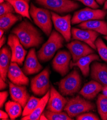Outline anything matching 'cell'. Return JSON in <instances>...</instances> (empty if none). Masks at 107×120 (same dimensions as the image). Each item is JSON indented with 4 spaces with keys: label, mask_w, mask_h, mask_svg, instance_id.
Returning a JSON list of instances; mask_svg holds the SVG:
<instances>
[{
    "label": "cell",
    "mask_w": 107,
    "mask_h": 120,
    "mask_svg": "<svg viewBox=\"0 0 107 120\" xmlns=\"http://www.w3.org/2000/svg\"><path fill=\"white\" fill-rule=\"evenodd\" d=\"M12 33L17 36L21 44L27 49L38 47L44 41L41 32L27 20L23 21L14 28Z\"/></svg>",
    "instance_id": "cell-1"
},
{
    "label": "cell",
    "mask_w": 107,
    "mask_h": 120,
    "mask_svg": "<svg viewBox=\"0 0 107 120\" xmlns=\"http://www.w3.org/2000/svg\"><path fill=\"white\" fill-rule=\"evenodd\" d=\"M64 38L58 32L53 30L49 38L37 52L39 61L46 62L51 60L56 52L63 47Z\"/></svg>",
    "instance_id": "cell-2"
},
{
    "label": "cell",
    "mask_w": 107,
    "mask_h": 120,
    "mask_svg": "<svg viewBox=\"0 0 107 120\" xmlns=\"http://www.w3.org/2000/svg\"><path fill=\"white\" fill-rule=\"evenodd\" d=\"M29 14L36 25L47 36L50 35L52 26L51 12L45 8L37 7L32 3Z\"/></svg>",
    "instance_id": "cell-3"
},
{
    "label": "cell",
    "mask_w": 107,
    "mask_h": 120,
    "mask_svg": "<svg viewBox=\"0 0 107 120\" xmlns=\"http://www.w3.org/2000/svg\"><path fill=\"white\" fill-rule=\"evenodd\" d=\"M95 107L94 103L80 96H77L68 100L64 110L70 117L73 118L81 114L94 110Z\"/></svg>",
    "instance_id": "cell-4"
},
{
    "label": "cell",
    "mask_w": 107,
    "mask_h": 120,
    "mask_svg": "<svg viewBox=\"0 0 107 120\" xmlns=\"http://www.w3.org/2000/svg\"><path fill=\"white\" fill-rule=\"evenodd\" d=\"M81 86L80 75L77 70L75 69L61 80L59 83V90L63 96H72L79 91Z\"/></svg>",
    "instance_id": "cell-5"
},
{
    "label": "cell",
    "mask_w": 107,
    "mask_h": 120,
    "mask_svg": "<svg viewBox=\"0 0 107 120\" xmlns=\"http://www.w3.org/2000/svg\"><path fill=\"white\" fill-rule=\"evenodd\" d=\"M44 7L59 14L70 13L78 8L79 4L71 0H35Z\"/></svg>",
    "instance_id": "cell-6"
},
{
    "label": "cell",
    "mask_w": 107,
    "mask_h": 120,
    "mask_svg": "<svg viewBox=\"0 0 107 120\" xmlns=\"http://www.w3.org/2000/svg\"><path fill=\"white\" fill-rule=\"evenodd\" d=\"M50 74L49 68L47 67L31 79V89L35 95L42 96L49 90Z\"/></svg>",
    "instance_id": "cell-7"
},
{
    "label": "cell",
    "mask_w": 107,
    "mask_h": 120,
    "mask_svg": "<svg viewBox=\"0 0 107 120\" xmlns=\"http://www.w3.org/2000/svg\"><path fill=\"white\" fill-rule=\"evenodd\" d=\"M107 14L105 10L86 8L75 12L71 20L72 25L93 20H103Z\"/></svg>",
    "instance_id": "cell-8"
},
{
    "label": "cell",
    "mask_w": 107,
    "mask_h": 120,
    "mask_svg": "<svg viewBox=\"0 0 107 120\" xmlns=\"http://www.w3.org/2000/svg\"><path fill=\"white\" fill-rule=\"evenodd\" d=\"M52 21L55 29L64 38L67 42H69L71 39V15H68L61 16L53 11L51 12Z\"/></svg>",
    "instance_id": "cell-9"
},
{
    "label": "cell",
    "mask_w": 107,
    "mask_h": 120,
    "mask_svg": "<svg viewBox=\"0 0 107 120\" xmlns=\"http://www.w3.org/2000/svg\"><path fill=\"white\" fill-rule=\"evenodd\" d=\"M7 44L12 52L11 62H16L19 66H22L25 60L27 51L24 49V47L20 43L18 37L13 33L9 34Z\"/></svg>",
    "instance_id": "cell-10"
},
{
    "label": "cell",
    "mask_w": 107,
    "mask_h": 120,
    "mask_svg": "<svg viewBox=\"0 0 107 120\" xmlns=\"http://www.w3.org/2000/svg\"><path fill=\"white\" fill-rule=\"evenodd\" d=\"M71 56L70 52L62 50L58 52L53 59V68L62 76H64L68 72Z\"/></svg>",
    "instance_id": "cell-11"
},
{
    "label": "cell",
    "mask_w": 107,
    "mask_h": 120,
    "mask_svg": "<svg viewBox=\"0 0 107 120\" xmlns=\"http://www.w3.org/2000/svg\"><path fill=\"white\" fill-rule=\"evenodd\" d=\"M66 46L72 56L74 62L83 57L94 53V50L89 45L77 40L67 44Z\"/></svg>",
    "instance_id": "cell-12"
},
{
    "label": "cell",
    "mask_w": 107,
    "mask_h": 120,
    "mask_svg": "<svg viewBox=\"0 0 107 120\" xmlns=\"http://www.w3.org/2000/svg\"><path fill=\"white\" fill-rule=\"evenodd\" d=\"M71 32L73 40L83 41L89 45L93 49H97L95 41L99 37V33L91 30L80 29L75 27L72 28Z\"/></svg>",
    "instance_id": "cell-13"
},
{
    "label": "cell",
    "mask_w": 107,
    "mask_h": 120,
    "mask_svg": "<svg viewBox=\"0 0 107 120\" xmlns=\"http://www.w3.org/2000/svg\"><path fill=\"white\" fill-rule=\"evenodd\" d=\"M68 102L65 98L53 86H51L50 97L47 103V109L53 112H63Z\"/></svg>",
    "instance_id": "cell-14"
},
{
    "label": "cell",
    "mask_w": 107,
    "mask_h": 120,
    "mask_svg": "<svg viewBox=\"0 0 107 120\" xmlns=\"http://www.w3.org/2000/svg\"><path fill=\"white\" fill-rule=\"evenodd\" d=\"M16 62H11L8 70L7 77L10 81L19 86H28L29 80Z\"/></svg>",
    "instance_id": "cell-15"
},
{
    "label": "cell",
    "mask_w": 107,
    "mask_h": 120,
    "mask_svg": "<svg viewBox=\"0 0 107 120\" xmlns=\"http://www.w3.org/2000/svg\"><path fill=\"white\" fill-rule=\"evenodd\" d=\"M37 55L34 47L30 49L22 69L26 75H31L39 73L42 69V66L39 61Z\"/></svg>",
    "instance_id": "cell-16"
},
{
    "label": "cell",
    "mask_w": 107,
    "mask_h": 120,
    "mask_svg": "<svg viewBox=\"0 0 107 120\" xmlns=\"http://www.w3.org/2000/svg\"><path fill=\"white\" fill-rule=\"evenodd\" d=\"M9 91L11 99L18 102L24 108L30 97L29 94L24 86H19L9 82Z\"/></svg>",
    "instance_id": "cell-17"
},
{
    "label": "cell",
    "mask_w": 107,
    "mask_h": 120,
    "mask_svg": "<svg viewBox=\"0 0 107 120\" xmlns=\"http://www.w3.org/2000/svg\"><path fill=\"white\" fill-rule=\"evenodd\" d=\"M91 77L103 86H107V65L94 62L91 67Z\"/></svg>",
    "instance_id": "cell-18"
},
{
    "label": "cell",
    "mask_w": 107,
    "mask_h": 120,
    "mask_svg": "<svg viewBox=\"0 0 107 120\" xmlns=\"http://www.w3.org/2000/svg\"><path fill=\"white\" fill-rule=\"evenodd\" d=\"M99 61L100 59L99 56L96 54H91L87 56L80 58L75 62L71 61L70 67L72 68L74 67H77L81 70L82 73L85 77L89 75L90 64L94 61Z\"/></svg>",
    "instance_id": "cell-19"
},
{
    "label": "cell",
    "mask_w": 107,
    "mask_h": 120,
    "mask_svg": "<svg viewBox=\"0 0 107 120\" xmlns=\"http://www.w3.org/2000/svg\"><path fill=\"white\" fill-rule=\"evenodd\" d=\"M12 52L10 48L5 45L0 51V78L6 81L8 70L11 61Z\"/></svg>",
    "instance_id": "cell-20"
},
{
    "label": "cell",
    "mask_w": 107,
    "mask_h": 120,
    "mask_svg": "<svg viewBox=\"0 0 107 120\" xmlns=\"http://www.w3.org/2000/svg\"><path fill=\"white\" fill-rule=\"evenodd\" d=\"M103 86L96 80H91L82 88L79 92L84 98L90 100L94 99L102 91Z\"/></svg>",
    "instance_id": "cell-21"
},
{
    "label": "cell",
    "mask_w": 107,
    "mask_h": 120,
    "mask_svg": "<svg viewBox=\"0 0 107 120\" xmlns=\"http://www.w3.org/2000/svg\"><path fill=\"white\" fill-rule=\"evenodd\" d=\"M82 29H88L107 35V23L102 20H93L80 23L78 26Z\"/></svg>",
    "instance_id": "cell-22"
},
{
    "label": "cell",
    "mask_w": 107,
    "mask_h": 120,
    "mask_svg": "<svg viewBox=\"0 0 107 120\" xmlns=\"http://www.w3.org/2000/svg\"><path fill=\"white\" fill-rule=\"evenodd\" d=\"M50 97V90L40 99V102L33 112L29 115L22 118V120H39L42 114Z\"/></svg>",
    "instance_id": "cell-23"
},
{
    "label": "cell",
    "mask_w": 107,
    "mask_h": 120,
    "mask_svg": "<svg viewBox=\"0 0 107 120\" xmlns=\"http://www.w3.org/2000/svg\"><path fill=\"white\" fill-rule=\"evenodd\" d=\"M10 3L13 6L15 12L24 17H26L31 21L29 14L28 3L25 0H5Z\"/></svg>",
    "instance_id": "cell-24"
},
{
    "label": "cell",
    "mask_w": 107,
    "mask_h": 120,
    "mask_svg": "<svg viewBox=\"0 0 107 120\" xmlns=\"http://www.w3.org/2000/svg\"><path fill=\"white\" fill-rule=\"evenodd\" d=\"M22 106L15 101H8L5 105L6 112L11 120H15L22 114Z\"/></svg>",
    "instance_id": "cell-25"
},
{
    "label": "cell",
    "mask_w": 107,
    "mask_h": 120,
    "mask_svg": "<svg viewBox=\"0 0 107 120\" xmlns=\"http://www.w3.org/2000/svg\"><path fill=\"white\" fill-rule=\"evenodd\" d=\"M19 16L13 13L8 14L0 16V28L6 31L20 20Z\"/></svg>",
    "instance_id": "cell-26"
},
{
    "label": "cell",
    "mask_w": 107,
    "mask_h": 120,
    "mask_svg": "<svg viewBox=\"0 0 107 120\" xmlns=\"http://www.w3.org/2000/svg\"><path fill=\"white\" fill-rule=\"evenodd\" d=\"M98 112L103 120H107V97L99 94L97 101Z\"/></svg>",
    "instance_id": "cell-27"
},
{
    "label": "cell",
    "mask_w": 107,
    "mask_h": 120,
    "mask_svg": "<svg viewBox=\"0 0 107 120\" xmlns=\"http://www.w3.org/2000/svg\"><path fill=\"white\" fill-rule=\"evenodd\" d=\"M40 99L32 96L28 101L26 106L24 108L22 112L23 117L26 116L31 114L39 105Z\"/></svg>",
    "instance_id": "cell-28"
},
{
    "label": "cell",
    "mask_w": 107,
    "mask_h": 120,
    "mask_svg": "<svg viewBox=\"0 0 107 120\" xmlns=\"http://www.w3.org/2000/svg\"><path fill=\"white\" fill-rule=\"evenodd\" d=\"M44 114L49 120H73L72 118L70 117L67 112H53L47 110L44 112Z\"/></svg>",
    "instance_id": "cell-29"
},
{
    "label": "cell",
    "mask_w": 107,
    "mask_h": 120,
    "mask_svg": "<svg viewBox=\"0 0 107 120\" xmlns=\"http://www.w3.org/2000/svg\"><path fill=\"white\" fill-rule=\"evenodd\" d=\"M95 45L101 59L107 62V46L100 38L97 39L95 41Z\"/></svg>",
    "instance_id": "cell-30"
},
{
    "label": "cell",
    "mask_w": 107,
    "mask_h": 120,
    "mask_svg": "<svg viewBox=\"0 0 107 120\" xmlns=\"http://www.w3.org/2000/svg\"><path fill=\"white\" fill-rule=\"evenodd\" d=\"M15 12L13 6L8 2L6 1L0 4V16L10 13L13 14Z\"/></svg>",
    "instance_id": "cell-31"
},
{
    "label": "cell",
    "mask_w": 107,
    "mask_h": 120,
    "mask_svg": "<svg viewBox=\"0 0 107 120\" xmlns=\"http://www.w3.org/2000/svg\"><path fill=\"white\" fill-rule=\"evenodd\" d=\"M77 120H99V118L92 113H86L81 114L76 116Z\"/></svg>",
    "instance_id": "cell-32"
},
{
    "label": "cell",
    "mask_w": 107,
    "mask_h": 120,
    "mask_svg": "<svg viewBox=\"0 0 107 120\" xmlns=\"http://www.w3.org/2000/svg\"><path fill=\"white\" fill-rule=\"evenodd\" d=\"M74 1H80L85 5L94 9H97L99 7L96 0H74Z\"/></svg>",
    "instance_id": "cell-33"
},
{
    "label": "cell",
    "mask_w": 107,
    "mask_h": 120,
    "mask_svg": "<svg viewBox=\"0 0 107 120\" xmlns=\"http://www.w3.org/2000/svg\"><path fill=\"white\" fill-rule=\"evenodd\" d=\"M8 96V92L7 91H1L0 92V107H3Z\"/></svg>",
    "instance_id": "cell-34"
},
{
    "label": "cell",
    "mask_w": 107,
    "mask_h": 120,
    "mask_svg": "<svg viewBox=\"0 0 107 120\" xmlns=\"http://www.w3.org/2000/svg\"><path fill=\"white\" fill-rule=\"evenodd\" d=\"M9 116L7 112H5L2 110L0 111V119L1 120H8Z\"/></svg>",
    "instance_id": "cell-35"
},
{
    "label": "cell",
    "mask_w": 107,
    "mask_h": 120,
    "mask_svg": "<svg viewBox=\"0 0 107 120\" xmlns=\"http://www.w3.org/2000/svg\"><path fill=\"white\" fill-rule=\"evenodd\" d=\"M7 87V84L5 82V81L4 80L1 78H0V90H4Z\"/></svg>",
    "instance_id": "cell-36"
},
{
    "label": "cell",
    "mask_w": 107,
    "mask_h": 120,
    "mask_svg": "<svg viewBox=\"0 0 107 120\" xmlns=\"http://www.w3.org/2000/svg\"><path fill=\"white\" fill-rule=\"evenodd\" d=\"M6 42V37L3 35V37L0 38V47L2 48V46L4 45Z\"/></svg>",
    "instance_id": "cell-37"
},
{
    "label": "cell",
    "mask_w": 107,
    "mask_h": 120,
    "mask_svg": "<svg viewBox=\"0 0 107 120\" xmlns=\"http://www.w3.org/2000/svg\"><path fill=\"white\" fill-rule=\"evenodd\" d=\"M102 91L103 92L102 94H103L105 96L107 97V86L103 87Z\"/></svg>",
    "instance_id": "cell-38"
},
{
    "label": "cell",
    "mask_w": 107,
    "mask_h": 120,
    "mask_svg": "<svg viewBox=\"0 0 107 120\" xmlns=\"http://www.w3.org/2000/svg\"><path fill=\"white\" fill-rule=\"evenodd\" d=\"M96 1L100 5H102L106 2V0H96Z\"/></svg>",
    "instance_id": "cell-39"
},
{
    "label": "cell",
    "mask_w": 107,
    "mask_h": 120,
    "mask_svg": "<svg viewBox=\"0 0 107 120\" xmlns=\"http://www.w3.org/2000/svg\"><path fill=\"white\" fill-rule=\"evenodd\" d=\"M40 120H48V119H47V118L46 117V116L45 115V114H44V113H42L41 115V116H40Z\"/></svg>",
    "instance_id": "cell-40"
},
{
    "label": "cell",
    "mask_w": 107,
    "mask_h": 120,
    "mask_svg": "<svg viewBox=\"0 0 107 120\" xmlns=\"http://www.w3.org/2000/svg\"><path fill=\"white\" fill-rule=\"evenodd\" d=\"M4 32V30L1 29V30H0V38H2L3 37Z\"/></svg>",
    "instance_id": "cell-41"
},
{
    "label": "cell",
    "mask_w": 107,
    "mask_h": 120,
    "mask_svg": "<svg viewBox=\"0 0 107 120\" xmlns=\"http://www.w3.org/2000/svg\"><path fill=\"white\" fill-rule=\"evenodd\" d=\"M103 10H107V1H106V2H105L104 6L103 7Z\"/></svg>",
    "instance_id": "cell-42"
},
{
    "label": "cell",
    "mask_w": 107,
    "mask_h": 120,
    "mask_svg": "<svg viewBox=\"0 0 107 120\" xmlns=\"http://www.w3.org/2000/svg\"><path fill=\"white\" fill-rule=\"evenodd\" d=\"M0 1H1V4L4 2V0H0Z\"/></svg>",
    "instance_id": "cell-43"
},
{
    "label": "cell",
    "mask_w": 107,
    "mask_h": 120,
    "mask_svg": "<svg viewBox=\"0 0 107 120\" xmlns=\"http://www.w3.org/2000/svg\"><path fill=\"white\" fill-rule=\"evenodd\" d=\"M104 38L107 40V35H106L105 37H104Z\"/></svg>",
    "instance_id": "cell-44"
},
{
    "label": "cell",
    "mask_w": 107,
    "mask_h": 120,
    "mask_svg": "<svg viewBox=\"0 0 107 120\" xmlns=\"http://www.w3.org/2000/svg\"><path fill=\"white\" fill-rule=\"evenodd\" d=\"M25 1H27V2L29 3V1H30V0H25Z\"/></svg>",
    "instance_id": "cell-45"
}]
</instances>
